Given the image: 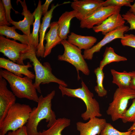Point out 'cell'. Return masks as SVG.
Segmentation results:
<instances>
[{"mask_svg": "<svg viewBox=\"0 0 135 135\" xmlns=\"http://www.w3.org/2000/svg\"><path fill=\"white\" fill-rule=\"evenodd\" d=\"M55 94V91L53 90L44 97L42 95L39 97L37 106L32 109L26 124L28 135H38V126L42 120L45 119L48 122L47 126L48 128L56 120L55 113L52 108V100Z\"/></svg>", "mask_w": 135, "mask_h": 135, "instance_id": "cell-1", "label": "cell"}, {"mask_svg": "<svg viewBox=\"0 0 135 135\" xmlns=\"http://www.w3.org/2000/svg\"><path fill=\"white\" fill-rule=\"evenodd\" d=\"M82 86L76 89H71L59 85V88L62 96L66 95L72 97L76 98L82 100L84 102L86 110L82 113L81 117L84 120H86L95 117L102 116L99 103L94 98V95L88 89L84 82L82 80Z\"/></svg>", "mask_w": 135, "mask_h": 135, "instance_id": "cell-2", "label": "cell"}, {"mask_svg": "<svg viewBox=\"0 0 135 135\" xmlns=\"http://www.w3.org/2000/svg\"><path fill=\"white\" fill-rule=\"evenodd\" d=\"M36 50L33 47L28 52L25 54L22 57L23 60L28 59L32 63L35 72V82L34 85L37 91L41 93L40 85L49 84L53 82L59 85L66 87L67 84L64 81L59 79L54 75L50 64L45 62L42 64L37 58Z\"/></svg>", "mask_w": 135, "mask_h": 135, "instance_id": "cell-3", "label": "cell"}, {"mask_svg": "<svg viewBox=\"0 0 135 135\" xmlns=\"http://www.w3.org/2000/svg\"><path fill=\"white\" fill-rule=\"evenodd\" d=\"M0 75L7 81L12 92L16 97L38 102L39 97L32 79L26 76H18L2 69L0 70Z\"/></svg>", "mask_w": 135, "mask_h": 135, "instance_id": "cell-4", "label": "cell"}, {"mask_svg": "<svg viewBox=\"0 0 135 135\" xmlns=\"http://www.w3.org/2000/svg\"><path fill=\"white\" fill-rule=\"evenodd\" d=\"M32 109L28 105L16 103L0 124V135H5L10 131H15L25 126Z\"/></svg>", "mask_w": 135, "mask_h": 135, "instance_id": "cell-5", "label": "cell"}, {"mask_svg": "<svg viewBox=\"0 0 135 135\" xmlns=\"http://www.w3.org/2000/svg\"><path fill=\"white\" fill-rule=\"evenodd\" d=\"M135 98V90L130 88H118L106 111L107 114L114 122L121 119L127 110L129 100Z\"/></svg>", "mask_w": 135, "mask_h": 135, "instance_id": "cell-6", "label": "cell"}, {"mask_svg": "<svg viewBox=\"0 0 135 135\" xmlns=\"http://www.w3.org/2000/svg\"><path fill=\"white\" fill-rule=\"evenodd\" d=\"M61 43L64 47V51L62 54L58 56V60L67 62L74 66L77 72L78 80L80 78L79 71L82 72L85 75H88L90 70L82 54L81 50L66 40H62Z\"/></svg>", "mask_w": 135, "mask_h": 135, "instance_id": "cell-7", "label": "cell"}, {"mask_svg": "<svg viewBox=\"0 0 135 135\" xmlns=\"http://www.w3.org/2000/svg\"><path fill=\"white\" fill-rule=\"evenodd\" d=\"M33 46L10 40L2 35L0 36V52L9 60L20 64L24 65L22 57Z\"/></svg>", "mask_w": 135, "mask_h": 135, "instance_id": "cell-8", "label": "cell"}, {"mask_svg": "<svg viewBox=\"0 0 135 135\" xmlns=\"http://www.w3.org/2000/svg\"><path fill=\"white\" fill-rule=\"evenodd\" d=\"M121 7L102 6L99 8L80 22L82 28H92L95 25H98L112 14L120 12Z\"/></svg>", "mask_w": 135, "mask_h": 135, "instance_id": "cell-9", "label": "cell"}, {"mask_svg": "<svg viewBox=\"0 0 135 135\" xmlns=\"http://www.w3.org/2000/svg\"><path fill=\"white\" fill-rule=\"evenodd\" d=\"M102 0H74L71 6L74 11L75 18L81 21L102 6Z\"/></svg>", "mask_w": 135, "mask_h": 135, "instance_id": "cell-10", "label": "cell"}, {"mask_svg": "<svg viewBox=\"0 0 135 135\" xmlns=\"http://www.w3.org/2000/svg\"><path fill=\"white\" fill-rule=\"evenodd\" d=\"M129 28V26L124 25L106 34L97 44L90 48L84 50L83 55L84 59L92 60L94 54L100 52L101 48L107 44L116 39L122 38L124 33L128 31Z\"/></svg>", "mask_w": 135, "mask_h": 135, "instance_id": "cell-11", "label": "cell"}, {"mask_svg": "<svg viewBox=\"0 0 135 135\" xmlns=\"http://www.w3.org/2000/svg\"><path fill=\"white\" fill-rule=\"evenodd\" d=\"M7 85L6 80L0 75V124L9 109L16 103V96Z\"/></svg>", "mask_w": 135, "mask_h": 135, "instance_id": "cell-12", "label": "cell"}, {"mask_svg": "<svg viewBox=\"0 0 135 135\" xmlns=\"http://www.w3.org/2000/svg\"><path fill=\"white\" fill-rule=\"evenodd\" d=\"M89 120L86 123L78 122L76 123L77 130L80 132V135H99L107 123L105 119L97 117Z\"/></svg>", "mask_w": 135, "mask_h": 135, "instance_id": "cell-13", "label": "cell"}, {"mask_svg": "<svg viewBox=\"0 0 135 135\" xmlns=\"http://www.w3.org/2000/svg\"><path fill=\"white\" fill-rule=\"evenodd\" d=\"M32 66L29 62L26 65L20 64L9 59L4 58H0V67L3 68L18 76L23 77L24 75L33 80L35 74L29 70Z\"/></svg>", "mask_w": 135, "mask_h": 135, "instance_id": "cell-14", "label": "cell"}, {"mask_svg": "<svg viewBox=\"0 0 135 135\" xmlns=\"http://www.w3.org/2000/svg\"><path fill=\"white\" fill-rule=\"evenodd\" d=\"M125 21L120 12L114 14L101 24L94 26L93 28L95 32H101L104 36L108 33L124 26Z\"/></svg>", "mask_w": 135, "mask_h": 135, "instance_id": "cell-15", "label": "cell"}, {"mask_svg": "<svg viewBox=\"0 0 135 135\" xmlns=\"http://www.w3.org/2000/svg\"><path fill=\"white\" fill-rule=\"evenodd\" d=\"M17 2H20L22 7V12L21 14L24 16V19L23 20L18 22L13 20L9 23L14 26L16 29L21 30L24 34L30 37L31 34L30 26L33 24L34 19V16L28 10L25 0L23 1L18 0H17Z\"/></svg>", "mask_w": 135, "mask_h": 135, "instance_id": "cell-16", "label": "cell"}, {"mask_svg": "<svg viewBox=\"0 0 135 135\" xmlns=\"http://www.w3.org/2000/svg\"><path fill=\"white\" fill-rule=\"evenodd\" d=\"M60 5L58 4L56 5L53 4H52L50 10L48 11L42 18V22L41 24L39 31V44L36 52V56L38 57L44 58V42L46 35L45 33L48 28L50 27V22L54 10Z\"/></svg>", "mask_w": 135, "mask_h": 135, "instance_id": "cell-17", "label": "cell"}, {"mask_svg": "<svg viewBox=\"0 0 135 135\" xmlns=\"http://www.w3.org/2000/svg\"><path fill=\"white\" fill-rule=\"evenodd\" d=\"M50 29L46 34L44 40L46 43L44 46V58L50 54L52 48L61 43L62 40L60 37L58 32V24L57 21L50 23Z\"/></svg>", "mask_w": 135, "mask_h": 135, "instance_id": "cell-18", "label": "cell"}, {"mask_svg": "<svg viewBox=\"0 0 135 135\" xmlns=\"http://www.w3.org/2000/svg\"><path fill=\"white\" fill-rule=\"evenodd\" d=\"M97 38L92 36H84L71 32L68 36V41L70 44L84 50L92 48L97 41Z\"/></svg>", "mask_w": 135, "mask_h": 135, "instance_id": "cell-19", "label": "cell"}, {"mask_svg": "<svg viewBox=\"0 0 135 135\" xmlns=\"http://www.w3.org/2000/svg\"><path fill=\"white\" fill-rule=\"evenodd\" d=\"M41 4V1L39 0L37 8L32 13L34 17V21L33 24L32 31L30 37L31 44L33 46L36 51L39 42L38 33L41 25L40 19L42 15Z\"/></svg>", "mask_w": 135, "mask_h": 135, "instance_id": "cell-20", "label": "cell"}, {"mask_svg": "<svg viewBox=\"0 0 135 135\" xmlns=\"http://www.w3.org/2000/svg\"><path fill=\"white\" fill-rule=\"evenodd\" d=\"M74 10L66 11L60 17L58 21V32L62 40L68 38V34L70 33V28L71 20L75 17Z\"/></svg>", "mask_w": 135, "mask_h": 135, "instance_id": "cell-21", "label": "cell"}, {"mask_svg": "<svg viewBox=\"0 0 135 135\" xmlns=\"http://www.w3.org/2000/svg\"><path fill=\"white\" fill-rule=\"evenodd\" d=\"M112 76L113 83L116 84L119 88H130L132 78L135 74V71L122 72L116 71L114 69L110 70Z\"/></svg>", "mask_w": 135, "mask_h": 135, "instance_id": "cell-22", "label": "cell"}, {"mask_svg": "<svg viewBox=\"0 0 135 135\" xmlns=\"http://www.w3.org/2000/svg\"><path fill=\"white\" fill-rule=\"evenodd\" d=\"M70 123V119L65 118H58L48 129L39 132L38 135H62V131Z\"/></svg>", "mask_w": 135, "mask_h": 135, "instance_id": "cell-23", "label": "cell"}, {"mask_svg": "<svg viewBox=\"0 0 135 135\" xmlns=\"http://www.w3.org/2000/svg\"><path fill=\"white\" fill-rule=\"evenodd\" d=\"M16 29L14 26L10 27L7 26H0V35L6 36L7 38L18 40L21 43L32 46L30 37L25 34H19L16 31Z\"/></svg>", "mask_w": 135, "mask_h": 135, "instance_id": "cell-24", "label": "cell"}, {"mask_svg": "<svg viewBox=\"0 0 135 135\" xmlns=\"http://www.w3.org/2000/svg\"><path fill=\"white\" fill-rule=\"evenodd\" d=\"M127 60L125 57L116 54L112 48L106 47L103 55V58L100 62L99 67L103 70L105 66L111 62L124 61Z\"/></svg>", "mask_w": 135, "mask_h": 135, "instance_id": "cell-25", "label": "cell"}, {"mask_svg": "<svg viewBox=\"0 0 135 135\" xmlns=\"http://www.w3.org/2000/svg\"><path fill=\"white\" fill-rule=\"evenodd\" d=\"M94 72L96 76L97 83L96 85L94 88V90L99 96H104L107 95V91L104 88L103 84L104 77L103 70L99 67H98L95 69Z\"/></svg>", "mask_w": 135, "mask_h": 135, "instance_id": "cell-26", "label": "cell"}, {"mask_svg": "<svg viewBox=\"0 0 135 135\" xmlns=\"http://www.w3.org/2000/svg\"><path fill=\"white\" fill-rule=\"evenodd\" d=\"M132 100V104L120 119L124 123L135 122V98Z\"/></svg>", "mask_w": 135, "mask_h": 135, "instance_id": "cell-27", "label": "cell"}, {"mask_svg": "<svg viewBox=\"0 0 135 135\" xmlns=\"http://www.w3.org/2000/svg\"><path fill=\"white\" fill-rule=\"evenodd\" d=\"M131 131L120 132L115 129L110 124L107 123L99 135H130Z\"/></svg>", "mask_w": 135, "mask_h": 135, "instance_id": "cell-28", "label": "cell"}, {"mask_svg": "<svg viewBox=\"0 0 135 135\" xmlns=\"http://www.w3.org/2000/svg\"><path fill=\"white\" fill-rule=\"evenodd\" d=\"M133 0H107L102 3V6H114L121 7L125 6L130 7Z\"/></svg>", "mask_w": 135, "mask_h": 135, "instance_id": "cell-29", "label": "cell"}, {"mask_svg": "<svg viewBox=\"0 0 135 135\" xmlns=\"http://www.w3.org/2000/svg\"><path fill=\"white\" fill-rule=\"evenodd\" d=\"M122 44L135 48V36L133 34H125L121 39Z\"/></svg>", "mask_w": 135, "mask_h": 135, "instance_id": "cell-30", "label": "cell"}, {"mask_svg": "<svg viewBox=\"0 0 135 135\" xmlns=\"http://www.w3.org/2000/svg\"><path fill=\"white\" fill-rule=\"evenodd\" d=\"M122 15L125 20L130 24L128 31L135 30V16L129 11Z\"/></svg>", "mask_w": 135, "mask_h": 135, "instance_id": "cell-31", "label": "cell"}, {"mask_svg": "<svg viewBox=\"0 0 135 135\" xmlns=\"http://www.w3.org/2000/svg\"><path fill=\"white\" fill-rule=\"evenodd\" d=\"M10 24L7 22L5 11L2 0H0V26H10Z\"/></svg>", "mask_w": 135, "mask_h": 135, "instance_id": "cell-32", "label": "cell"}, {"mask_svg": "<svg viewBox=\"0 0 135 135\" xmlns=\"http://www.w3.org/2000/svg\"><path fill=\"white\" fill-rule=\"evenodd\" d=\"M6 16V18L8 22H9L13 21L10 16V10L12 8L10 0H2Z\"/></svg>", "mask_w": 135, "mask_h": 135, "instance_id": "cell-33", "label": "cell"}, {"mask_svg": "<svg viewBox=\"0 0 135 135\" xmlns=\"http://www.w3.org/2000/svg\"><path fill=\"white\" fill-rule=\"evenodd\" d=\"M5 135H28L26 126L14 131H10Z\"/></svg>", "mask_w": 135, "mask_h": 135, "instance_id": "cell-34", "label": "cell"}, {"mask_svg": "<svg viewBox=\"0 0 135 135\" xmlns=\"http://www.w3.org/2000/svg\"><path fill=\"white\" fill-rule=\"evenodd\" d=\"M53 1L52 0H46L44 4L42 5L41 10L42 15L44 16L48 12L49 6Z\"/></svg>", "mask_w": 135, "mask_h": 135, "instance_id": "cell-35", "label": "cell"}, {"mask_svg": "<svg viewBox=\"0 0 135 135\" xmlns=\"http://www.w3.org/2000/svg\"><path fill=\"white\" fill-rule=\"evenodd\" d=\"M130 88L135 90V74L134 76L132 78Z\"/></svg>", "mask_w": 135, "mask_h": 135, "instance_id": "cell-36", "label": "cell"}, {"mask_svg": "<svg viewBox=\"0 0 135 135\" xmlns=\"http://www.w3.org/2000/svg\"><path fill=\"white\" fill-rule=\"evenodd\" d=\"M130 7V9L128 11L135 16V0L134 4L131 5Z\"/></svg>", "mask_w": 135, "mask_h": 135, "instance_id": "cell-37", "label": "cell"}, {"mask_svg": "<svg viewBox=\"0 0 135 135\" xmlns=\"http://www.w3.org/2000/svg\"><path fill=\"white\" fill-rule=\"evenodd\" d=\"M135 129V122H134L132 124L128 129V131H132L133 130Z\"/></svg>", "mask_w": 135, "mask_h": 135, "instance_id": "cell-38", "label": "cell"}, {"mask_svg": "<svg viewBox=\"0 0 135 135\" xmlns=\"http://www.w3.org/2000/svg\"><path fill=\"white\" fill-rule=\"evenodd\" d=\"M130 135H135V129L131 131Z\"/></svg>", "mask_w": 135, "mask_h": 135, "instance_id": "cell-39", "label": "cell"}]
</instances>
